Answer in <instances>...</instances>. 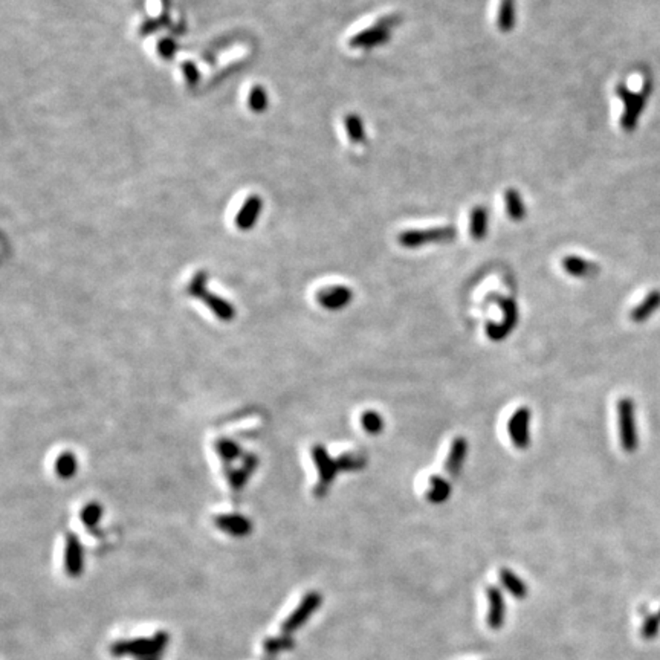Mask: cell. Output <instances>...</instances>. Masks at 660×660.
Instances as JSON below:
<instances>
[{"label": "cell", "mask_w": 660, "mask_h": 660, "mask_svg": "<svg viewBox=\"0 0 660 660\" xmlns=\"http://www.w3.org/2000/svg\"><path fill=\"white\" fill-rule=\"evenodd\" d=\"M651 92V81L646 80L642 92H633L625 84L616 86V93L624 103V113L621 118V126L625 132H633L637 127V121L641 118L644 109L646 106Z\"/></svg>", "instance_id": "cell-1"}, {"label": "cell", "mask_w": 660, "mask_h": 660, "mask_svg": "<svg viewBox=\"0 0 660 660\" xmlns=\"http://www.w3.org/2000/svg\"><path fill=\"white\" fill-rule=\"evenodd\" d=\"M457 229L451 225H442V227H430V228H416V229H405L400 231L398 236V242L400 247L408 249H416L426 247L431 243H446L455 239Z\"/></svg>", "instance_id": "cell-2"}, {"label": "cell", "mask_w": 660, "mask_h": 660, "mask_svg": "<svg viewBox=\"0 0 660 660\" xmlns=\"http://www.w3.org/2000/svg\"><path fill=\"white\" fill-rule=\"evenodd\" d=\"M617 433L622 450L628 454L635 453L639 448L636 407L627 396L617 400Z\"/></svg>", "instance_id": "cell-3"}, {"label": "cell", "mask_w": 660, "mask_h": 660, "mask_svg": "<svg viewBox=\"0 0 660 660\" xmlns=\"http://www.w3.org/2000/svg\"><path fill=\"white\" fill-rule=\"evenodd\" d=\"M399 22H400V17L396 14L380 17L378 22L369 26V28L361 30L358 34H355V36H352L349 40V45L352 47H364V49H372V47L383 46L389 42L393 28Z\"/></svg>", "instance_id": "cell-4"}, {"label": "cell", "mask_w": 660, "mask_h": 660, "mask_svg": "<svg viewBox=\"0 0 660 660\" xmlns=\"http://www.w3.org/2000/svg\"><path fill=\"white\" fill-rule=\"evenodd\" d=\"M489 301H495L503 312L501 323H488L486 324V337L491 341H503L510 333H512L519 324V308H516L515 300L505 295L494 294L488 298Z\"/></svg>", "instance_id": "cell-5"}, {"label": "cell", "mask_w": 660, "mask_h": 660, "mask_svg": "<svg viewBox=\"0 0 660 660\" xmlns=\"http://www.w3.org/2000/svg\"><path fill=\"white\" fill-rule=\"evenodd\" d=\"M312 460L317 466V471L319 475V481L315 488V494L318 497H323L328 492V488L332 485L337 477V473L339 471L338 462L333 460L328 450L323 445H315L312 448Z\"/></svg>", "instance_id": "cell-6"}, {"label": "cell", "mask_w": 660, "mask_h": 660, "mask_svg": "<svg viewBox=\"0 0 660 660\" xmlns=\"http://www.w3.org/2000/svg\"><path fill=\"white\" fill-rule=\"evenodd\" d=\"M530 420L532 413L529 408L520 407L508 422V434L516 450H527L530 446Z\"/></svg>", "instance_id": "cell-7"}, {"label": "cell", "mask_w": 660, "mask_h": 660, "mask_svg": "<svg viewBox=\"0 0 660 660\" xmlns=\"http://www.w3.org/2000/svg\"><path fill=\"white\" fill-rule=\"evenodd\" d=\"M190 291L193 292V295H199L202 298V301L207 304V308H209L211 312H213L217 318L222 319V321H231V319H234L236 310L233 306L223 300V298L216 297L214 294H211V292H207L201 277L194 278Z\"/></svg>", "instance_id": "cell-8"}, {"label": "cell", "mask_w": 660, "mask_h": 660, "mask_svg": "<svg viewBox=\"0 0 660 660\" xmlns=\"http://www.w3.org/2000/svg\"><path fill=\"white\" fill-rule=\"evenodd\" d=\"M353 300V292L347 286H329L318 291L317 301L321 308L328 310H341L345 309Z\"/></svg>", "instance_id": "cell-9"}, {"label": "cell", "mask_w": 660, "mask_h": 660, "mask_svg": "<svg viewBox=\"0 0 660 660\" xmlns=\"http://www.w3.org/2000/svg\"><path fill=\"white\" fill-rule=\"evenodd\" d=\"M468 450H469L468 440L465 437H462V435H459V437H455L451 442L450 451H448V455L445 459V471L451 479H457L460 475L468 457Z\"/></svg>", "instance_id": "cell-10"}, {"label": "cell", "mask_w": 660, "mask_h": 660, "mask_svg": "<svg viewBox=\"0 0 660 660\" xmlns=\"http://www.w3.org/2000/svg\"><path fill=\"white\" fill-rule=\"evenodd\" d=\"M561 266L569 275L576 278H591L600 274V266L595 262L580 255H566L562 258Z\"/></svg>", "instance_id": "cell-11"}, {"label": "cell", "mask_w": 660, "mask_h": 660, "mask_svg": "<svg viewBox=\"0 0 660 660\" xmlns=\"http://www.w3.org/2000/svg\"><path fill=\"white\" fill-rule=\"evenodd\" d=\"M660 309V291H651L644 300L639 303L636 308H633L630 312V319L633 323L641 324Z\"/></svg>", "instance_id": "cell-12"}, {"label": "cell", "mask_w": 660, "mask_h": 660, "mask_svg": "<svg viewBox=\"0 0 660 660\" xmlns=\"http://www.w3.org/2000/svg\"><path fill=\"white\" fill-rule=\"evenodd\" d=\"M451 485L445 477L442 475H431L430 481H428L426 486V500L434 503V505H442L451 497Z\"/></svg>", "instance_id": "cell-13"}, {"label": "cell", "mask_w": 660, "mask_h": 660, "mask_svg": "<svg viewBox=\"0 0 660 660\" xmlns=\"http://www.w3.org/2000/svg\"><path fill=\"white\" fill-rule=\"evenodd\" d=\"M489 213L486 207L475 205L469 216V234L474 240H483L488 234Z\"/></svg>", "instance_id": "cell-14"}, {"label": "cell", "mask_w": 660, "mask_h": 660, "mask_svg": "<svg viewBox=\"0 0 660 660\" xmlns=\"http://www.w3.org/2000/svg\"><path fill=\"white\" fill-rule=\"evenodd\" d=\"M260 208L262 201L258 199L257 196L249 197V199L243 203L239 214H237V227L242 229H249L255 223L258 213H260Z\"/></svg>", "instance_id": "cell-15"}, {"label": "cell", "mask_w": 660, "mask_h": 660, "mask_svg": "<svg viewBox=\"0 0 660 660\" xmlns=\"http://www.w3.org/2000/svg\"><path fill=\"white\" fill-rule=\"evenodd\" d=\"M505 205L506 213L514 222H521L527 216V209L521 194L515 188H509L505 192Z\"/></svg>", "instance_id": "cell-16"}, {"label": "cell", "mask_w": 660, "mask_h": 660, "mask_svg": "<svg viewBox=\"0 0 660 660\" xmlns=\"http://www.w3.org/2000/svg\"><path fill=\"white\" fill-rule=\"evenodd\" d=\"M56 473L60 479L69 480L78 471V460L76 457V454H72L71 451H63L58 457L56 459Z\"/></svg>", "instance_id": "cell-17"}, {"label": "cell", "mask_w": 660, "mask_h": 660, "mask_svg": "<svg viewBox=\"0 0 660 660\" xmlns=\"http://www.w3.org/2000/svg\"><path fill=\"white\" fill-rule=\"evenodd\" d=\"M515 0H501L499 14H497V26L503 32L510 31L515 26Z\"/></svg>", "instance_id": "cell-18"}, {"label": "cell", "mask_w": 660, "mask_h": 660, "mask_svg": "<svg viewBox=\"0 0 660 660\" xmlns=\"http://www.w3.org/2000/svg\"><path fill=\"white\" fill-rule=\"evenodd\" d=\"M361 426H363V430L367 434L379 435L384 431L385 422H384V418L380 416V413L375 410H367L361 414Z\"/></svg>", "instance_id": "cell-19"}, {"label": "cell", "mask_w": 660, "mask_h": 660, "mask_svg": "<svg viewBox=\"0 0 660 660\" xmlns=\"http://www.w3.org/2000/svg\"><path fill=\"white\" fill-rule=\"evenodd\" d=\"M338 466L341 471L345 473H353V471H361L367 466V457L361 453H349L344 454L341 459H338Z\"/></svg>", "instance_id": "cell-20"}, {"label": "cell", "mask_w": 660, "mask_h": 660, "mask_svg": "<svg viewBox=\"0 0 660 660\" xmlns=\"http://www.w3.org/2000/svg\"><path fill=\"white\" fill-rule=\"evenodd\" d=\"M344 126H345V132H347V135H349V138H350L352 142H363L365 139V130H364L363 120H361L358 115H355V113L347 115L345 120H344Z\"/></svg>", "instance_id": "cell-21"}, {"label": "cell", "mask_w": 660, "mask_h": 660, "mask_svg": "<svg viewBox=\"0 0 660 660\" xmlns=\"http://www.w3.org/2000/svg\"><path fill=\"white\" fill-rule=\"evenodd\" d=\"M500 580L503 581V584H505V587L510 591V593L515 595V596H525L526 593V587H525V584H523L519 578H516L512 571H509V570H501L500 571Z\"/></svg>", "instance_id": "cell-22"}, {"label": "cell", "mask_w": 660, "mask_h": 660, "mask_svg": "<svg viewBox=\"0 0 660 660\" xmlns=\"http://www.w3.org/2000/svg\"><path fill=\"white\" fill-rule=\"evenodd\" d=\"M489 598H491V604H492V607H491V625L492 627H499L500 625V619H503V602H501V596H500V591L499 590H495V589H491L489 590Z\"/></svg>", "instance_id": "cell-23"}, {"label": "cell", "mask_w": 660, "mask_h": 660, "mask_svg": "<svg viewBox=\"0 0 660 660\" xmlns=\"http://www.w3.org/2000/svg\"><path fill=\"white\" fill-rule=\"evenodd\" d=\"M266 95H264V91L262 89V87H254L253 91H251L249 93V106L251 109H253L254 112H262L264 107H266Z\"/></svg>", "instance_id": "cell-24"}, {"label": "cell", "mask_w": 660, "mask_h": 660, "mask_svg": "<svg viewBox=\"0 0 660 660\" xmlns=\"http://www.w3.org/2000/svg\"><path fill=\"white\" fill-rule=\"evenodd\" d=\"M659 628H660V621H659V617H656V616H651V617L646 619L645 624H644L642 635H644V637H645V639H655V637L657 636Z\"/></svg>", "instance_id": "cell-25"}]
</instances>
